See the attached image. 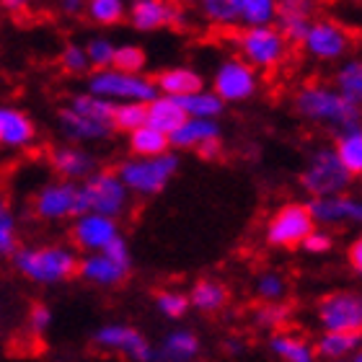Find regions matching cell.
I'll list each match as a JSON object with an SVG mask.
<instances>
[{"instance_id": "60d3db41", "label": "cell", "mask_w": 362, "mask_h": 362, "mask_svg": "<svg viewBox=\"0 0 362 362\" xmlns=\"http://www.w3.org/2000/svg\"><path fill=\"white\" fill-rule=\"evenodd\" d=\"M254 293L259 300H285L287 295V282L279 277L277 272H262L254 282Z\"/></svg>"}, {"instance_id": "7bdbcfd3", "label": "cell", "mask_w": 362, "mask_h": 362, "mask_svg": "<svg viewBox=\"0 0 362 362\" xmlns=\"http://www.w3.org/2000/svg\"><path fill=\"white\" fill-rule=\"evenodd\" d=\"M114 49H117V45H114L112 39H104V37L90 39L88 45H86V54H88L90 68H96V70L112 68Z\"/></svg>"}, {"instance_id": "5bb4252c", "label": "cell", "mask_w": 362, "mask_h": 362, "mask_svg": "<svg viewBox=\"0 0 362 362\" xmlns=\"http://www.w3.org/2000/svg\"><path fill=\"white\" fill-rule=\"evenodd\" d=\"M308 210L316 226H362V197H352L347 192L310 197Z\"/></svg>"}, {"instance_id": "9a60e30c", "label": "cell", "mask_w": 362, "mask_h": 362, "mask_svg": "<svg viewBox=\"0 0 362 362\" xmlns=\"http://www.w3.org/2000/svg\"><path fill=\"white\" fill-rule=\"evenodd\" d=\"M127 16L137 31H158L187 23V13L171 0H132Z\"/></svg>"}, {"instance_id": "6da1fadb", "label": "cell", "mask_w": 362, "mask_h": 362, "mask_svg": "<svg viewBox=\"0 0 362 362\" xmlns=\"http://www.w3.org/2000/svg\"><path fill=\"white\" fill-rule=\"evenodd\" d=\"M293 106L305 122H313V124H321V127H332L337 132L344 127H352V124H362V109L352 104V101H347L334 86H305V88L295 93Z\"/></svg>"}, {"instance_id": "d6a6232c", "label": "cell", "mask_w": 362, "mask_h": 362, "mask_svg": "<svg viewBox=\"0 0 362 362\" xmlns=\"http://www.w3.org/2000/svg\"><path fill=\"white\" fill-rule=\"evenodd\" d=\"M279 0H241L238 26H269L277 23Z\"/></svg>"}, {"instance_id": "52a82bcc", "label": "cell", "mask_w": 362, "mask_h": 362, "mask_svg": "<svg viewBox=\"0 0 362 362\" xmlns=\"http://www.w3.org/2000/svg\"><path fill=\"white\" fill-rule=\"evenodd\" d=\"M129 269H132V254L122 235L106 243L101 251H88V257L78 262V274L98 287H117L127 279Z\"/></svg>"}, {"instance_id": "b9f144b4", "label": "cell", "mask_w": 362, "mask_h": 362, "mask_svg": "<svg viewBox=\"0 0 362 362\" xmlns=\"http://www.w3.org/2000/svg\"><path fill=\"white\" fill-rule=\"evenodd\" d=\"M145 65H148V57L137 45H119L114 49V60L112 68L129 70V73H143Z\"/></svg>"}, {"instance_id": "7c38bea8", "label": "cell", "mask_w": 362, "mask_h": 362, "mask_svg": "<svg viewBox=\"0 0 362 362\" xmlns=\"http://www.w3.org/2000/svg\"><path fill=\"white\" fill-rule=\"evenodd\" d=\"M300 47L305 49L308 57L318 62H337L344 60L352 47V37L344 26H339L337 21L321 18V21H310L305 37H303Z\"/></svg>"}, {"instance_id": "f35d334b", "label": "cell", "mask_w": 362, "mask_h": 362, "mask_svg": "<svg viewBox=\"0 0 362 362\" xmlns=\"http://www.w3.org/2000/svg\"><path fill=\"white\" fill-rule=\"evenodd\" d=\"M156 308H158L160 316L171 318V321H179L189 313L192 303H189L187 293H179V290H163L156 298Z\"/></svg>"}, {"instance_id": "83f0119b", "label": "cell", "mask_w": 362, "mask_h": 362, "mask_svg": "<svg viewBox=\"0 0 362 362\" xmlns=\"http://www.w3.org/2000/svg\"><path fill=\"white\" fill-rule=\"evenodd\" d=\"M269 352L282 362H313L316 360V347L305 339H298L295 334L274 332L269 337Z\"/></svg>"}, {"instance_id": "5b68a950", "label": "cell", "mask_w": 362, "mask_h": 362, "mask_svg": "<svg viewBox=\"0 0 362 362\" xmlns=\"http://www.w3.org/2000/svg\"><path fill=\"white\" fill-rule=\"evenodd\" d=\"M355 176L349 174L344 163L339 160L334 145H321L310 153L305 160V168L300 171V187L310 197H326L347 192Z\"/></svg>"}, {"instance_id": "ffe728a7", "label": "cell", "mask_w": 362, "mask_h": 362, "mask_svg": "<svg viewBox=\"0 0 362 362\" xmlns=\"http://www.w3.org/2000/svg\"><path fill=\"white\" fill-rule=\"evenodd\" d=\"M313 0H279V16L277 29L285 34L290 45H300L305 31L310 26V16H313Z\"/></svg>"}, {"instance_id": "d6986e66", "label": "cell", "mask_w": 362, "mask_h": 362, "mask_svg": "<svg viewBox=\"0 0 362 362\" xmlns=\"http://www.w3.org/2000/svg\"><path fill=\"white\" fill-rule=\"evenodd\" d=\"M223 135L218 119H207V117H187L179 127L168 135L174 151H197L207 140H218Z\"/></svg>"}, {"instance_id": "277c9868", "label": "cell", "mask_w": 362, "mask_h": 362, "mask_svg": "<svg viewBox=\"0 0 362 362\" xmlns=\"http://www.w3.org/2000/svg\"><path fill=\"white\" fill-rule=\"evenodd\" d=\"M129 204V189L119 179L117 171H93L83 184L78 187L76 215L83 212H101L119 218Z\"/></svg>"}, {"instance_id": "e0dca14e", "label": "cell", "mask_w": 362, "mask_h": 362, "mask_svg": "<svg viewBox=\"0 0 362 362\" xmlns=\"http://www.w3.org/2000/svg\"><path fill=\"white\" fill-rule=\"evenodd\" d=\"M78 204V184H73L70 179L54 181L47 184L34 199V212L45 220H62L76 215Z\"/></svg>"}, {"instance_id": "816d5d0a", "label": "cell", "mask_w": 362, "mask_h": 362, "mask_svg": "<svg viewBox=\"0 0 362 362\" xmlns=\"http://www.w3.org/2000/svg\"><path fill=\"white\" fill-rule=\"evenodd\" d=\"M226 352H228V355H241L243 347L238 344V341H228V344H226Z\"/></svg>"}, {"instance_id": "c3c4849f", "label": "cell", "mask_w": 362, "mask_h": 362, "mask_svg": "<svg viewBox=\"0 0 362 362\" xmlns=\"http://www.w3.org/2000/svg\"><path fill=\"white\" fill-rule=\"evenodd\" d=\"M194 153L204 160H215L220 156V137L218 140H207V143H202Z\"/></svg>"}, {"instance_id": "8fae6325", "label": "cell", "mask_w": 362, "mask_h": 362, "mask_svg": "<svg viewBox=\"0 0 362 362\" xmlns=\"http://www.w3.org/2000/svg\"><path fill=\"white\" fill-rule=\"evenodd\" d=\"M316 318L324 332L362 334V293L339 290V293L326 295L318 303Z\"/></svg>"}, {"instance_id": "7a4b0ae2", "label": "cell", "mask_w": 362, "mask_h": 362, "mask_svg": "<svg viewBox=\"0 0 362 362\" xmlns=\"http://www.w3.org/2000/svg\"><path fill=\"white\" fill-rule=\"evenodd\" d=\"M179 171V156L174 148L158 156H132V158L122 160L117 174L129 189V194L153 197L160 194L163 189L171 184V179Z\"/></svg>"}, {"instance_id": "1f68e13d", "label": "cell", "mask_w": 362, "mask_h": 362, "mask_svg": "<svg viewBox=\"0 0 362 362\" xmlns=\"http://www.w3.org/2000/svg\"><path fill=\"white\" fill-rule=\"evenodd\" d=\"M181 109L187 112V117H207V119H218L220 114L226 112V101L215 93L212 88H199L194 93L179 98Z\"/></svg>"}, {"instance_id": "ee69618b", "label": "cell", "mask_w": 362, "mask_h": 362, "mask_svg": "<svg viewBox=\"0 0 362 362\" xmlns=\"http://www.w3.org/2000/svg\"><path fill=\"white\" fill-rule=\"evenodd\" d=\"M300 246L308 251V254H313V257H321V254H329V251L334 249V235L329 233L326 226H316L305 238H303Z\"/></svg>"}, {"instance_id": "8d00e7d4", "label": "cell", "mask_w": 362, "mask_h": 362, "mask_svg": "<svg viewBox=\"0 0 362 362\" xmlns=\"http://www.w3.org/2000/svg\"><path fill=\"white\" fill-rule=\"evenodd\" d=\"M114 129H119V132H132L137 129L140 124L148 122V109H145L143 101H119V104L114 106Z\"/></svg>"}, {"instance_id": "f546056e", "label": "cell", "mask_w": 362, "mask_h": 362, "mask_svg": "<svg viewBox=\"0 0 362 362\" xmlns=\"http://www.w3.org/2000/svg\"><path fill=\"white\" fill-rule=\"evenodd\" d=\"M334 88L362 109V57H349L334 73Z\"/></svg>"}, {"instance_id": "8992f818", "label": "cell", "mask_w": 362, "mask_h": 362, "mask_svg": "<svg viewBox=\"0 0 362 362\" xmlns=\"http://www.w3.org/2000/svg\"><path fill=\"white\" fill-rule=\"evenodd\" d=\"M235 49H238V57H243L257 70H274L285 62L290 42L277 29V23H269V26H243L235 34Z\"/></svg>"}, {"instance_id": "ac0fdd59", "label": "cell", "mask_w": 362, "mask_h": 362, "mask_svg": "<svg viewBox=\"0 0 362 362\" xmlns=\"http://www.w3.org/2000/svg\"><path fill=\"white\" fill-rule=\"evenodd\" d=\"M60 129L62 135L73 140V143H98V140H106L114 132L109 122H98L93 117H86V114L76 112L73 106H65L60 112Z\"/></svg>"}, {"instance_id": "4fadbf2b", "label": "cell", "mask_w": 362, "mask_h": 362, "mask_svg": "<svg viewBox=\"0 0 362 362\" xmlns=\"http://www.w3.org/2000/svg\"><path fill=\"white\" fill-rule=\"evenodd\" d=\"M93 344L104 352L122 355L132 362H153L156 360V347L137 332L135 326L127 324H106L93 334Z\"/></svg>"}, {"instance_id": "e575fe53", "label": "cell", "mask_w": 362, "mask_h": 362, "mask_svg": "<svg viewBox=\"0 0 362 362\" xmlns=\"http://www.w3.org/2000/svg\"><path fill=\"white\" fill-rule=\"evenodd\" d=\"M70 106L76 109V112H81V114H86V117H93V119H98V122H109L114 127V101H109V98H104V96H98V93H78L73 101H70Z\"/></svg>"}, {"instance_id": "681fc988", "label": "cell", "mask_w": 362, "mask_h": 362, "mask_svg": "<svg viewBox=\"0 0 362 362\" xmlns=\"http://www.w3.org/2000/svg\"><path fill=\"white\" fill-rule=\"evenodd\" d=\"M86 3H88V0H60L62 11H65V13H70V16L83 13V11H86Z\"/></svg>"}, {"instance_id": "9c48e42d", "label": "cell", "mask_w": 362, "mask_h": 362, "mask_svg": "<svg viewBox=\"0 0 362 362\" xmlns=\"http://www.w3.org/2000/svg\"><path fill=\"white\" fill-rule=\"evenodd\" d=\"M316 228L308 204L287 202L272 212L264 226V241L272 249H295Z\"/></svg>"}, {"instance_id": "836d02e7", "label": "cell", "mask_w": 362, "mask_h": 362, "mask_svg": "<svg viewBox=\"0 0 362 362\" xmlns=\"http://www.w3.org/2000/svg\"><path fill=\"white\" fill-rule=\"evenodd\" d=\"M238 6L241 0H197V8L204 16V21H210L218 29L238 26Z\"/></svg>"}, {"instance_id": "f907efd6", "label": "cell", "mask_w": 362, "mask_h": 362, "mask_svg": "<svg viewBox=\"0 0 362 362\" xmlns=\"http://www.w3.org/2000/svg\"><path fill=\"white\" fill-rule=\"evenodd\" d=\"M34 0H0V6L6 8V11H11V13H18V11H26V8L31 6Z\"/></svg>"}, {"instance_id": "484cf974", "label": "cell", "mask_w": 362, "mask_h": 362, "mask_svg": "<svg viewBox=\"0 0 362 362\" xmlns=\"http://www.w3.org/2000/svg\"><path fill=\"white\" fill-rule=\"evenodd\" d=\"M187 295L192 308L199 310V313H218V310L226 308L228 303V287L212 277H204L199 282H194Z\"/></svg>"}, {"instance_id": "ba28073f", "label": "cell", "mask_w": 362, "mask_h": 362, "mask_svg": "<svg viewBox=\"0 0 362 362\" xmlns=\"http://www.w3.org/2000/svg\"><path fill=\"white\" fill-rule=\"evenodd\" d=\"M88 90L109 98L114 104H119V101H143V104H148L151 98L158 96L156 78H148L143 73H129V70L119 68L96 70L88 78Z\"/></svg>"}, {"instance_id": "603a6c76", "label": "cell", "mask_w": 362, "mask_h": 362, "mask_svg": "<svg viewBox=\"0 0 362 362\" xmlns=\"http://www.w3.org/2000/svg\"><path fill=\"white\" fill-rule=\"evenodd\" d=\"M202 341L194 332L189 329H174L168 332L160 341V347L156 349V360L160 362H192L199 357Z\"/></svg>"}, {"instance_id": "ab89813d", "label": "cell", "mask_w": 362, "mask_h": 362, "mask_svg": "<svg viewBox=\"0 0 362 362\" xmlns=\"http://www.w3.org/2000/svg\"><path fill=\"white\" fill-rule=\"evenodd\" d=\"M18 249V230H16V218L8 202L0 197V257H11Z\"/></svg>"}, {"instance_id": "f6af8a7d", "label": "cell", "mask_w": 362, "mask_h": 362, "mask_svg": "<svg viewBox=\"0 0 362 362\" xmlns=\"http://www.w3.org/2000/svg\"><path fill=\"white\" fill-rule=\"evenodd\" d=\"M60 65L68 70V73H73V76H81V73H86V70L90 68L88 54H86V47L68 45L60 54Z\"/></svg>"}, {"instance_id": "7dc6e473", "label": "cell", "mask_w": 362, "mask_h": 362, "mask_svg": "<svg viewBox=\"0 0 362 362\" xmlns=\"http://www.w3.org/2000/svg\"><path fill=\"white\" fill-rule=\"evenodd\" d=\"M347 262H349V267L357 272L362 277V235H357L355 241L349 243V251H347Z\"/></svg>"}, {"instance_id": "3957f363", "label": "cell", "mask_w": 362, "mask_h": 362, "mask_svg": "<svg viewBox=\"0 0 362 362\" xmlns=\"http://www.w3.org/2000/svg\"><path fill=\"white\" fill-rule=\"evenodd\" d=\"M16 269L39 285H57L78 272L76 254L65 246H39V249H16Z\"/></svg>"}, {"instance_id": "d590c367", "label": "cell", "mask_w": 362, "mask_h": 362, "mask_svg": "<svg viewBox=\"0 0 362 362\" xmlns=\"http://www.w3.org/2000/svg\"><path fill=\"white\" fill-rule=\"evenodd\" d=\"M127 0H88L86 13L98 26H114L127 16Z\"/></svg>"}, {"instance_id": "44dd1931", "label": "cell", "mask_w": 362, "mask_h": 362, "mask_svg": "<svg viewBox=\"0 0 362 362\" xmlns=\"http://www.w3.org/2000/svg\"><path fill=\"white\" fill-rule=\"evenodd\" d=\"M49 163L62 179L70 181H83L88 179L93 171H96V158L90 156L83 148H76V145H65V148H54L52 156H49Z\"/></svg>"}, {"instance_id": "2e32d148", "label": "cell", "mask_w": 362, "mask_h": 362, "mask_svg": "<svg viewBox=\"0 0 362 362\" xmlns=\"http://www.w3.org/2000/svg\"><path fill=\"white\" fill-rule=\"evenodd\" d=\"M76 226H73V241L78 249L83 251H101L106 243H112L119 235L117 218L112 215H101V212H83L76 215Z\"/></svg>"}, {"instance_id": "bcb514c9", "label": "cell", "mask_w": 362, "mask_h": 362, "mask_svg": "<svg viewBox=\"0 0 362 362\" xmlns=\"http://www.w3.org/2000/svg\"><path fill=\"white\" fill-rule=\"evenodd\" d=\"M49 324H52V310L47 308V305H42V303H37V305H31L29 310V329L31 334H45L47 329H49Z\"/></svg>"}, {"instance_id": "4316f807", "label": "cell", "mask_w": 362, "mask_h": 362, "mask_svg": "<svg viewBox=\"0 0 362 362\" xmlns=\"http://www.w3.org/2000/svg\"><path fill=\"white\" fill-rule=\"evenodd\" d=\"M362 347V334L355 332H324L316 341V357L324 360H349L355 349Z\"/></svg>"}, {"instance_id": "30bf717a", "label": "cell", "mask_w": 362, "mask_h": 362, "mask_svg": "<svg viewBox=\"0 0 362 362\" xmlns=\"http://www.w3.org/2000/svg\"><path fill=\"white\" fill-rule=\"evenodd\" d=\"M212 90L226 104H243L257 96L259 70L243 60V57H228L218 65L212 76Z\"/></svg>"}, {"instance_id": "cb8c5ba5", "label": "cell", "mask_w": 362, "mask_h": 362, "mask_svg": "<svg viewBox=\"0 0 362 362\" xmlns=\"http://www.w3.org/2000/svg\"><path fill=\"white\" fill-rule=\"evenodd\" d=\"M156 86H158V93L181 98L187 96V93H194V90L202 88V76L194 68L174 65V68L160 70L158 76H156Z\"/></svg>"}, {"instance_id": "74e56055", "label": "cell", "mask_w": 362, "mask_h": 362, "mask_svg": "<svg viewBox=\"0 0 362 362\" xmlns=\"http://www.w3.org/2000/svg\"><path fill=\"white\" fill-rule=\"evenodd\" d=\"M290 316H293L290 305H285L282 300H267L264 305L257 308V313H254V324H257L259 329L277 332V329H282V326L290 321Z\"/></svg>"}, {"instance_id": "d4e9b609", "label": "cell", "mask_w": 362, "mask_h": 362, "mask_svg": "<svg viewBox=\"0 0 362 362\" xmlns=\"http://www.w3.org/2000/svg\"><path fill=\"white\" fill-rule=\"evenodd\" d=\"M145 109H148V124H153L156 129H163L168 135L187 119V112L181 109L179 98L166 96V93H158L156 98H151L145 104Z\"/></svg>"}, {"instance_id": "7402d4cb", "label": "cell", "mask_w": 362, "mask_h": 362, "mask_svg": "<svg viewBox=\"0 0 362 362\" xmlns=\"http://www.w3.org/2000/svg\"><path fill=\"white\" fill-rule=\"evenodd\" d=\"M37 137V127L29 114L0 106V145L6 148H29Z\"/></svg>"}, {"instance_id": "f1b7e54d", "label": "cell", "mask_w": 362, "mask_h": 362, "mask_svg": "<svg viewBox=\"0 0 362 362\" xmlns=\"http://www.w3.org/2000/svg\"><path fill=\"white\" fill-rule=\"evenodd\" d=\"M334 151H337V156H339V160L344 163L349 174L362 176V124L339 129Z\"/></svg>"}, {"instance_id": "4dcf8cb0", "label": "cell", "mask_w": 362, "mask_h": 362, "mask_svg": "<svg viewBox=\"0 0 362 362\" xmlns=\"http://www.w3.org/2000/svg\"><path fill=\"white\" fill-rule=\"evenodd\" d=\"M129 151L132 156H158V153L171 151V140H168V132L156 129L145 122L129 132Z\"/></svg>"}]
</instances>
